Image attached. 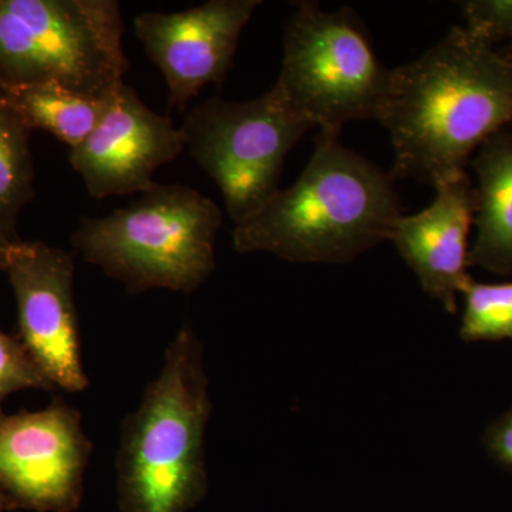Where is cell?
Masks as SVG:
<instances>
[{
  "instance_id": "8992f818",
  "label": "cell",
  "mask_w": 512,
  "mask_h": 512,
  "mask_svg": "<svg viewBox=\"0 0 512 512\" xmlns=\"http://www.w3.org/2000/svg\"><path fill=\"white\" fill-rule=\"evenodd\" d=\"M390 76L352 9L328 13L318 3H298L275 84L320 134L339 137L349 121L379 119Z\"/></svg>"
},
{
  "instance_id": "d6986e66",
  "label": "cell",
  "mask_w": 512,
  "mask_h": 512,
  "mask_svg": "<svg viewBox=\"0 0 512 512\" xmlns=\"http://www.w3.org/2000/svg\"><path fill=\"white\" fill-rule=\"evenodd\" d=\"M485 446L498 463L512 470V409L488 429Z\"/></svg>"
},
{
  "instance_id": "7c38bea8",
  "label": "cell",
  "mask_w": 512,
  "mask_h": 512,
  "mask_svg": "<svg viewBox=\"0 0 512 512\" xmlns=\"http://www.w3.org/2000/svg\"><path fill=\"white\" fill-rule=\"evenodd\" d=\"M436 198L423 211L400 215L389 241L416 274L421 288L448 312L457 311V293L471 276L468 232L476 212V195L466 173L434 187Z\"/></svg>"
},
{
  "instance_id": "52a82bcc",
  "label": "cell",
  "mask_w": 512,
  "mask_h": 512,
  "mask_svg": "<svg viewBox=\"0 0 512 512\" xmlns=\"http://www.w3.org/2000/svg\"><path fill=\"white\" fill-rule=\"evenodd\" d=\"M312 128L275 84L252 100L202 101L181 131L192 160L218 185L229 218L238 225L281 190L286 157Z\"/></svg>"
},
{
  "instance_id": "ac0fdd59",
  "label": "cell",
  "mask_w": 512,
  "mask_h": 512,
  "mask_svg": "<svg viewBox=\"0 0 512 512\" xmlns=\"http://www.w3.org/2000/svg\"><path fill=\"white\" fill-rule=\"evenodd\" d=\"M471 36L493 46L501 39L512 40V0H474L461 3Z\"/></svg>"
},
{
  "instance_id": "ba28073f",
  "label": "cell",
  "mask_w": 512,
  "mask_h": 512,
  "mask_svg": "<svg viewBox=\"0 0 512 512\" xmlns=\"http://www.w3.org/2000/svg\"><path fill=\"white\" fill-rule=\"evenodd\" d=\"M92 453L82 414L60 397L39 412L0 409V493L10 511L79 510Z\"/></svg>"
},
{
  "instance_id": "9a60e30c",
  "label": "cell",
  "mask_w": 512,
  "mask_h": 512,
  "mask_svg": "<svg viewBox=\"0 0 512 512\" xmlns=\"http://www.w3.org/2000/svg\"><path fill=\"white\" fill-rule=\"evenodd\" d=\"M29 127L13 110L0 86V235L19 244L18 222L35 198V165Z\"/></svg>"
},
{
  "instance_id": "5bb4252c",
  "label": "cell",
  "mask_w": 512,
  "mask_h": 512,
  "mask_svg": "<svg viewBox=\"0 0 512 512\" xmlns=\"http://www.w3.org/2000/svg\"><path fill=\"white\" fill-rule=\"evenodd\" d=\"M0 86L30 131H47L70 150L92 133L110 101L83 96L55 83Z\"/></svg>"
},
{
  "instance_id": "e0dca14e",
  "label": "cell",
  "mask_w": 512,
  "mask_h": 512,
  "mask_svg": "<svg viewBox=\"0 0 512 512\" xmlns=\"http://www.w3.org/2000/svg\"><path fill=\"white\" fill-rule=\"evenodd\" d=\"M29 389L56 390L18 336L0 330V406L10 394Z\"/></svg>"
},
{
  "instance_id": "2e32d148",
  "label": "cell",
  "mask_w": 512,
  "mask_h": 512,
  "mask_svg": "<svg viewBox=\"0 0 512 512\" xmlns=\"http://www.w3.org/2000/svg\"><path fill=\"white\" fill-rule=\"evenodd\" d=\"M461 338L467 342L512 339V282L464 286Z\"/></svg>"
},
{
  "instance_id": "277c9868",
  "label": "cell",
  "mask_w": 512,
  "mask_h": 512,
  "mask_svg": "<svg viewBox=\"0 0 512 512\" xmlns=\"http://www.w3.org/2000/svg\"><path fill=\"white\" fill-rule=\"evenodd\" d=\"M222 211L181 184H154L128 207L83 217L72 235L84 261L99 266L131 295L151 289L192 293L217 268Z\"/></svg>"
},
{
  "instance_id": "3957f363",
  "label": "cell",
  "mask_w": 512,
  "mask_h": 512,
  "mask_svg": "<svg viewBox=\"0 0 512 512\" xmlns=\"http://www.w3.org/2000/svg\"><path fill=\"white\" fill-rule=\"evenodd\" d=\"M211 413L204 348L184 325L124 420L116 458L120 512H188L207 497Z\"/></svg>"
},
{
  "instance_id": "9c48e42d",
  "label": "cell",
  "mask_w": 512,
  "mask_h": 512,
  "mask_svg": "<svg viewBox=\"0 0 512 512\" xmlns=\"http://www.w3.org/2000/svg\"><path fill=\"white\" fill-rule=\"evenodd\" d=\"M73 254L45 242H19L6 274L18 305V338L55 389L89 386L74 301Z\"/></svg>"
},
{
  "instance_id": "7a4b0ae2",
  "label": "cell",
  "mask_w": 512,
  "mask_h": 512,
  "mask_svg": "<svg viewBox=\"0 0 512 512\" xmlns=\"http://www.w3.org/2000/svg\"><path fill=\"white\" fill-rule=\"evenodd\" d=\"M402 215L393 178L319 134L295 184L276 192L254 217L235 225L239 254L268 252L299 264H346L389 241Z\"/></svg>"
},
{
  "instance_id": "44dd1931",
  "label": "cell",
  "mask_w": 512,
  "mask_h": 512,
  "mask_svg": "<svg viewBox=\"0 0 512 512\" xmlns=\"http://www.w3.org/2000/svg\"><path fill=\"white\" fill-rule=\"evenodd\" d=\"M10 511L8 500L5 495L0 493V512Z\"/></svg>"
},
{
  "instance_id": "7402d4cb",
  "label": "cell",
  "mask_w": 512,
  "mask_h": 512,
  "mask_svg": "<svg viewBox=\"0 0 512 512\" xmlns=\"http://www.w3.org/2000/svg\"><path fill=\"white\" fill-rule=\"evenodd\" d=\"M501 55L507 57V59L512 62V40L510 46H508L507 52H501Z\"/></svg>"
},
{
  "instance_id": "5b68a950",
  "label": "cell",
  "mask_w": 512,
  "mask_h": 512,
  "mask_svg": "<svg viewBox=\"0 0 512 512\" xmlns=\"http://www.w3.org/2000/svg\"><path fill=\"white\" fill-rule=\"evenodd\" d=\"M117 0H0V83L109 100L128 72Z\"/></svg>"
},
{
  "instance_id": "4fadbf2b",
  "label": "cell",
  "mask_w": 512,
  "mask_h": 512,
  "mask_svg": "<svg viewBox=\"0 0 512 512\" xmlns=\"http://www.w3.org/2000/svg\"><path fill=\"white\" fill-rule=\"evenodd\" d=\"M478 175L477 238L468 266L512 274V136L495 134L473 161Z\"/></svg>"
},
{
  "instance_id": "30bf717a",
  "label": "cell",
  "mask_w": 512,
  "mask_h": 512,
  "mask_svg": "<svg viewBox=\"0 0 512 512\" xmlns=\"http://www.w3.org/2000/svg\"><path fill=\"white\" fill-rule=\"evenodd\" d=\"M261 5V0H210L183 12L134 18L144 52L163 73L170 109L184 111L208 84H224L242 30Z\"/></svg>"
},
{
  "instance_id": "8fae6325",
  "label": "cell",
  "mask_w": 512,
  "mask_h": 512,
  "mask_svg": "<svg viewBox=\"0 0 512 512\" xmlns=\"http://www.w3.org/2000/svg\"><path fill=\"white\" fill-rule=\"evenodd\" d=\"M185 137L170 117L143 103L126 83L113 94L92 133L69 153L90 197L146 192L158 168L183 154Z\"/></svg>"
},
{
  "instance_id": "6da1fadb",
  "label": "cell",
  "mask_w": 512,
  "mask_h": 512,
  "mask_svg": "<svg viewBox=\"0 0 512 512\" xmlns=\"http://www.w3.org/2000/svg\"><path fill=\"white\" fill-rule=\"evenodd\" d=\"M377 121L392 140L390 177L434 188L464 174L471 154L512 123V62L453 28L419 59L392 69Z\"/></svg>"
},
{
  "instance_id": "ffe728a7",
  "label": "cell",
  "mask_w": 512,
  "mask_h": 512,
  "mask_svg": "<svg viewBox=\"0 0 512 512\" xmlns=\"http://www.w3.org/2000/svg\"><path fill=\"white\" fill-rule=\"evenodd\" d=\"M15 245L0 235V271H6V268H8L10 256H12Z\"/></svg>"
}]
</instances>
